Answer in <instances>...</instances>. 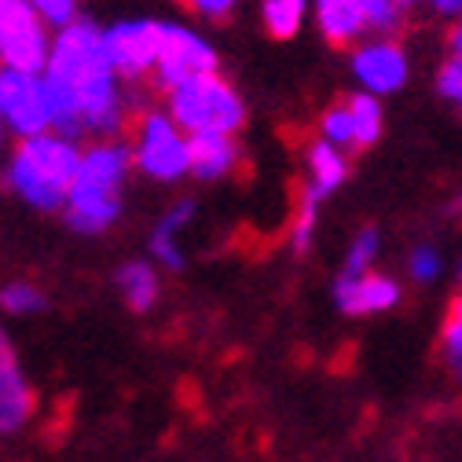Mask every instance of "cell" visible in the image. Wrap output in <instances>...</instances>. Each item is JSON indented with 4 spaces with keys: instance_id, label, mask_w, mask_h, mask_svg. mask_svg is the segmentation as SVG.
I'll return each mask as SVG.
<instances>
[{
    "instance_id": "6da1fadb",
    "label": "cell",
    "mask_w": 462,
    "mask_h": 462,
    "mask_svg": "<svg viewBox=\"0 0 462 462\" xmlns=\"http://www.w3.org/2000/svg\"><path fill=\"white\" fill-rule=\"evenodd\" d=\"M44 81L55 99V133L70 140H118L125 125V96L118 88L122 78L114 74L103 30L92 19L55 30Z\"/></svg>"
},
{
    "instance_id": "7a4b0ae2",
    "label": "cell",
    "mask_w": 462,
    "mask_h": 462,
    "mask_svg": "<svg viewBox=\"0 0 462 462\" xmlns=\"http://www.w3.org/2000/svg\"><path fill=\"white\" fill-rule=\"evenodd\" d=\"M133 147L122 140H96L81 151V165L67 199V224L81 236H99L122 213V191L133 172Z\"/></svg>"
},
{
    "instance_id": "3957f363",
    "label": "cell",
    "mask_w": 462,
    "mask_h": 462,
    "mask_svg": "<svg viewBox=\"0 0 462 462\" xmlns=\"http://www.w3.org/2000/svg\"><path fill=\"white\" fill-rule=\"evenodd\" d=\"M78 165H81V147L70 136L51 129L15 143L8 158V188L41 213L67 209Z\"/></svg>"
},
{
    "instance_id": "277c9868",
    "label": "cell",
    "mask_w": 462,
    "mask_h": 462,
    "mask_svg": "<svg viewBox=\"0 0 462 462\" xmlns=\"http://www.w3.org/2000/svg\"><path fill=\"white\" fill-rule=\"evenodd\" d=\"M165 110L188 136H202V133L236 136L246 122L243 96L220 74H199L191 81L165 88Z\"/></svg>"
},
{
    "instance_id": "5b68a950",
    "label": "cell",
    "mask_w": 462,
    "mask_h": 462,
    "mask_svg": "<svg viewBox=\"0 0 462 462\" xmlns=\"http://www.w3.org/2000/svg\"><path fill=\"white\" fill-rule=\"evenodd\" d=\"M133 165L158 184H177L191 177V136L172 122L169 110H140L133 125Z\"/></svg>"
},
{
    "instance_id": "8992f818",
    "label": "cell",
    "mask_w": 462,
    "mask_h": 462,
    "mask_svg": "<svg viewBox=\"0 0 462 462\" xmlns=\"http://www.w3.org/2000/svg\"><path fill=\"white\" fill-rule=\"evenodd\" d=\"M51 41V26L30 0H0V70L44 74Z\"/></svg>"
},
{
    "instance_id": "52a82bcc",
    "label": "cell",
    "mask_w": 462,
    "mask_h": 462,
    "mask_svg": "<svg viewBox=\"0 0 462 462\" xmlns=\"http://www.w3.org/2000/svg\"><path fill=\"white\" fill-rule=\"evenodd\" d=\"M0 114H5L8 133L19 140L41 136L55 129V99L44 74L0 70Z\"/></svg>"
},
{
    "instance_id": "ba28073f",
    "label": "cell",
    "mask_w": 462,
    "mask_h": 462,
    "mask_svg": "<svg viewBox=\"0 0 462 462\" xmlns=\"http://www.w3.org/2000/svg\"><path fill=\"white\" fill-rule=\"evenodd\" d=\"M199 74H217V48L184 23H158V85L172 88Z\"/></svg>"
},
{
    "instance_id": "9c48e42d",
    "label": "cell",
    "mask_w": 462,
    "mask_h": 462,
    "mask_svg": "<svg viewBox=\"0 0 462 462\" xmlns=\"http://www.w3.org/2000/svg\"><path fill=\"white\" fill-rule=\"evenodd\" d=\"M349 70L356 78V88L378 99L400 92L411 78L408 51L396 37H364L349 55Z\"/></svg>"
},
{
    "instance_id": "30bf717a",
    "label": "cell",
    "mask_w": 462,
    "mask_h": 462,
    "mask_svg": "<svg viewBox=\"0 0 462 462\" xmlns=\"http://www.w3.org/2000/svg\"><path fill=\"white\" fill-rule=\"evenodd\" d=\"M110 67L122 81H140L158 67V19H122L103 30Z\"/></svg>"
},
{
    "instance_id": "8fae6325",
    "label": "cell",
    "mask_w": 462,
    "mask_h": 462,
    "mask_svg": "<svg viewBox=\"0 0 462 462\" xmlns=\"http://www.w3.org/2000/svg\"><path fill=\"white\" fill-rule=\"evenodd\" d=\"M33 385L26 382L8 334L0 330V437L19 433L33 419Z\"/></svg>"
},
{
    "instance_id": "7c38bea8",
    "label": "cell",
    "mask_w": 462,
    "mask_h": 462,
    "mask_svg": "<svg viewBox=\"0 0 462 462\" xmlns=\"http://www.w3.org/2000/svg\"><path fill=\"white\" fill-rule=\"evenodd\" d=\"M334 305L345 316H374L400 305V282L382 272L364 275H337L334 282Z\"/></svg>"
},
{
    "instance_id": "4fadbf2b",
    "label": "cell",
    "mask_w": 462,
    "mask_h": 462,
    "mask_svg": "<svg viewBox=\"0 0 462 462\" xmlns=\"http://www.w3.org/2000/svg\"><path fill=\"white\" fill-rule=\"evenodd\" d=\"M312 19H316L323 41H330L337 48H356L371 33L360 0H312Z\"/></svg>"
},
{
    "instance_id": "5bb4252c",
    "label": "cell",
    "mask_w": 462,
    "mask_h": 462,
    "mask_svg": "<svg viewBox=\"0 0 462 462\" xmlns=\"http://www.w3.org/2000/svg\"><path fill=\"white\" fill-rule=\"evenodd\" d=\"M243 151L236 143V136L224 133H202L191 136V177L199 180H224L231 169L239 165Z\"/></svg>"
},
{
    "instance_id": "9a60e30c",
    "label": "cell",
    "mask_w": 462,
    "mask_h": 462,
    "mask_svg": "<svg viewBox=\"0 0 462 462\" xmlns=\"http://www.w3.org/2000/svg\"><path fill=\"white\" fill-rule=\"evenodd\" d=\"M305 165H309V191L319 199H330L345 180H349V154L327 140H319V136L305 151Z\"/></svg>"
},
{
    "instance_id": "2e32d148",
    "label": "cell",
    "mask_w": 462,
    "mask_h": 462,
    "mask_svg": "<svg viewBox=\"0 0 462 462\" xmlns=\"http://www.w3.org/2000/svg\"><path fill=\"white\" fill-rule=\"evenodd\" d=\"M191 217H195V202L191 199H184V202H177L172 206L162 220H158V227H154V236H151V257L162 264V268H172V272H180L184 268V254H180V231L191 224Z\"/></svg>"
},
{
    "instance_id": "e0dca14e",
    "label": "cell",
    "mask_w": 462,
    "mask_h": 462,
    "mask_svg": "<svg viewBox=\"0 0 462 462\" xmlns=\"http://www.w3.org/2000/svg\"><path fill=\"white\" fill-rule=\"evenodd\" d=\"M118 291L125 298V305L133 312H151L154 301H158V268L154 261H125L114 275Z\"/></svg>"
},
{
    "instance_id": "ac0fdd59",
    "label": "cell",
    "mask_w": 462,
    "mask_h": 462,
    "mask_svg": "<svg viewBox=\"0 0 462 462\" xmlns=\"http://www.w3.org/2000/svg\"><path fill=\"white\" fill-rule=\"evenodd\" d=\"M312 0H261V26L272 41H291L305 30Z\"/></svg>"
},
{
    "instance_id": "d6986e66",
    "label": "cell",
    "mask_w": 462,
    "mask_h": 462,
    "mask_svg": "<svg viewBox=\"0 0 462 462\" xmlns=\"http://www.w3.org/2000/svg\"><path fill=\"white\" fill-rule=\"evenodd\" d=\"M345 106H349V114H353L356 147L364 151V147L378 143V136H382V125H385V114H382V103H378V96H371V92H360V88H356L349 99H345Z\"/></svg>"
},
{
    "instance_id": "ffe728a7",
    "label": "cell",
    "mask_w": 462,
    "mask_h": 462,
    "mask_svg": "<svg viewBox=\"0 0 462 462\" xmlns=\"http://www.w3.org/2000/svg\"><path fill=\"white\" fill-rule=\"evenodd\" d=\"M319 140L341 147L345 154L360 151L356 147V129H353V114H349V106H345V103H334V106L323 110V118H319Z\"/></svg>"
},
{
    "instance_id": "44dd1931",
    "label": "cell",
    "mask_w": 462,
    "mask_h": 462,
    "mask_svg": "<svg viewBox=\"0 0 462 462\" xmlns=\"http://www.w3.org/2000/svg\"><path fill=\"white\" fill-rule=\"evenodd\" d=\"M364 19L371 37H393L403 26V12H408V0H360Z\"/></svg>"
},
{
    "instance_id": "7402d4cb",
    "label": "cell",
    "mask_w": 462,
    "mask_h": 462,
    "mask_svg": "<svg viewBox=\"0 0 462 462\" xmlns=\"http://www.w3.org/2000/svg\"><path fill=\"white\" fill-rule=\"evenodd\" d=\"M44 294H41V286L33 282H8V286H0V312H8V316H37L44 312Z\"/></svg>"
},
{
    "instance_id": "603a6c76",
    "label": "cell",
    "mask_w": 462,
    "mask_h": 462,
    "mask_svg": "<svg viewBox=\"0 0 462 462\" xmlns=\"http://www.w3.org/2000/svg\"><path fill=\"white\" fill-rule=\"evenodd\" d=\"M319 206H323V199L312 195V191L305 188V195H301V202H298V213H294V231H291V239H294V250H298V254H305V250L312 246L316 224H319Z\"/></svg>"
},
{
    "instance_id": "cb8c5ba5",
    "label": "cell",
    "mask_w": 462,
    "mask_h": 462,
    "mask_svg": "<svg viewBox=\"0 0 462 462\" xmlns=\"http://www.w3.org/2000/svg\"><path fill=\"white\" fill-rule=\"evenodd\" d=\"M378 246H382L378 231L374 227H364L360 236L349 243V250H345V272L341 275H364V272H371V264L378 257Z\"/></svg>"
},
{
    "instance_id": "d4e9b609",
    "label": "cell",
    "mask_w": 462,
    "mask_h": 462,
    "mask_svg": "<svg viewBox=\"0 0 462 462\" xmlns=\"http://www.w3.org/2000/svg\"><path fill=\"white\" fill-rule=\"evenodd\" d=\"M440 349H444L448 364H462V294L448 305V316L440 327Z\"/></svg>"
},
{
    "instance_id": "484cf974",
    "label": "cell",
    "mask_w": 462,
    "mask_h": 462,
    "mask_svg": "<svg viewBox=\"0 0 462 462\" xmlns=\"http://www.w3.org/2000/svg\"><path fill=\"white\" fill-rule=\"evenodd\" d=\"M408 272L415 282H437L444 272V257L437 254V246H415L408 257Z\"/></svg>"
},
{
    "instance_id": "4316f807",
    "label": "cell",
    "mask_w": 462,
    "mask_h": 462,
    "mask_svg": "<svg viewBox=\"0 0 462 462\" xmlns=\"http://www.w3.org/2000/svg\"><path fill=\"white\" fill-rule=\"evenodd\" d=\"M437 92H440V99H448L451 106L462 110V60H455V55H448L437 70Z\"/></svg>"
},
{
    "instance_id": "83f0119b",
    "label": "cell",
    "mask_w": 462,
    "mask_h": 462,
    "mask_svg": "<svg viewBox=\"0 0 462 462\" xmlns=\"http://www.w3.org/2000/svg\"><path fill=\"white\" fill-rule=\"evenodd\" d=\"M30 5L41 12V19L51 26V30H63L70 23H78V0H30Z\"/></svg>"
},
{
    "instance_id": "f1b7e54d",
    "label": "cell",
    "mask_w": 462,
    "mask_h": 462,
    "mask_svg": "<svg viewBox=\"0 0 462 462\" xmlns=\"http://www.w3.org/2000/svg\"><path fill=\"white\" fill-rule=\"evenodd\" d=\"M184 5H188L195 15H202V19H209V23H220V19H227L231 12L239 8V0H184Z\"/></svg>"
},
{
    "instance_id": "f546056e",
    "label": "cell",
    "mask_w": 462,
    "mask_h": 462,
    "mask_svg": "<svg viewBox=\"0 0 462 462\" xmlns=\"http://www.w3.org/2000/svg\"><path fill=\"white\" fill-rule=\"evenodd\" d=\"M419 5H426L437 19H451V23L462 15V0H419Z\"/></svg>"
},
{
    "instance_id": "4dcf8cb0",
    "label": "cell",
    "mask_w": 462,
    "mask_h": 462,
    "mask_svg": "<svg viewBox=\"0 0 462 462\" xmlns=\"http://www.w3.org/2000/svg\"><path fill=\"white\" fill-rule=\"evenodd\" d=\"M448 51L455 55V60H462V15L448 26Z\"/></svg>"
},
{
    "instance_id": "1f68e13d",
    "label": "cell",
    "mask_w": 462,
    "mask_h": 462,
    "mask_svg": "<svg viewBox=\"0 0 462 462\" xmlns=\"http://www.w3.org/2000/svg\"><path fill=\"white\" fill-rule=\"evenodd\" d=\"M451 371H455V378H458V385H462V364H451Z\"/></svg>"
},
{
    "instance_id": "d6a6232c",
    "label": "cell",
    "mask_w": 462,
    "mask_h": 462,
    "mask_svg": "<svg viewBox=\"0 0 462 462\" xmlns=\"http://www.w3.org/2000/svg\"><path fill=\"white\" fill-rule=\"evenodd\" d=\"M5 129H8V125H5V114H0V143H5Z\"/></svg>"
},
{
    "instance_id": "836d02e7",
    "label": "cell",
    "mask_w": 462,
    "mask_h": 462,
    "mask_svg": "<svg viewBox=\"0 0 462 462\" xmlns=\"http://www.w3.org/2000/svg\"><path fill=\"white\" fill-rule=\"evenodd\" d=\"M455 275H458V286H462V261H458V268H455Z\"/></svg>"
},
{
    "instance_id": "e575fe53",
    "label": "cell",
    "mask_w": 462,
    "mask_h": 462,
    "mask_svg": "<svg viewBox=\"0 0 462 462\" xmlns=\"http://www.w3.org/2000/svg\"><path fill=\"white\" fill-rule=\"evenodd\" d=\"M408 5H419V0H408Z\"/></svg>"
}]
</instances>
